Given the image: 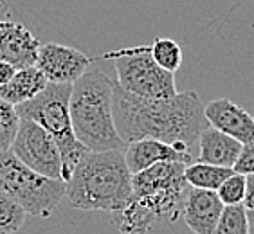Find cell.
Listing matches in <instances>:
<instances>
[{
	"label": "cell",
	"instance_id": "obj_1",
	"mask_svg": "<svg viewBox=\"0 0 254 234\" xmlns=\"http://www.w3.org/2000/svg\"><path fill=\"white\" fill-rule=\"evenodd\" d=\"M112 119L119 139L182 142L193 148L209 126L204 117V103L195 90L177 92L171 98L148 99L125 92L112 79Z\"/></svg>",
	"mask_w": 254,
	"mask_h": 234
},
{
	"label": "cell",
	"instance_id": "obj_2",
	"mask_svg": "<svg viewBox=\"0 0 254 234\" xmlns=\"http://www.w3.org/2000/svg\"><path fill=\"white\" fill-rule=\"evenodd\" d=\"M65 196L79 211H121L132 196L123 151H87L65 182Z\"/></svg>",
	"mask_w": 254,
	"mask_h": 234
},
{
	"label": "cell",
	"instance_id": "obj_3",
	"mask_svg": "<svg viewBox=\"0 0 254 234\" xmlns=\"http://www.w3.org/2000/svg\"><path fill=\"white\" fill-rule=\"evenodd\" d=\"M68 114L74 135L88 151H123L112 119V79L87 70L70 87Z\"/></svg>",
	"mask_w": 254,
	"mask_h": 234
},
{
	"label": "cell",
	"instance_id": "obj_4",
	"mask_svg": "<svg viewBox=\"0 0 254 234\" xmlns=\"http://www.w3.org/2000/svg\"><path fill=\"white\" fill-rule=\"evenodd\" d=\"M70 87L72 83H47V87L40 94H36L33 99L15 107L20 117L34 121L53 137L62 157V180L64 182H67L74 166L88 151L74 135L70 114H68Z\"/></svg>",
	"mask_w": 254,
	"mask_h": 234
},
{
	"label": "cell",
	"instance_id": "obj_5",
	"mask_svg": "<svg viewBox=\"0 0 254 234\" xmlns=\"http://www.w3.org/2000/svg\"><path fill=\"white\" fill-rule=\"evenodd\" d=\"M182 162H157L146 170L132 175V196L130 202L144 211L153 222L181 216L182 202L188 191L184 180Z\"/></svg>",
	"mask_w": 254,
	"mask_h": 234
},
{
	"label": "cell",
	"instance_id": "obj_6",
	"mask_svg": "<svg viewBox=\"0 0 254 234\" xmlns=\"http://www.w3.org/2000/svg\"><path fill=\"white\" fill-rule=\"evenodd\" d=\"M0 189L18 202L25 215L49 218L65 196V182L40 175L7 150L0 151Z\"/></svg>",
	"mask_w": 254,
	"mask_h": 234
},
{
	"label": "cell",
	"instance_id": "obj_7",
	"mask_svg": "<svg viewBox=\"0 0 254 234\" xmlns=\"http://www.w3.org/2000/svg\"><path fill=\"white\" fill-rule=\"evenodd\" d=\"M112 58L118 78L114 79L128 94L148 99L171 98L177 94L175 74L166 72L150 56V45H135L128 49L107 53Z\"/></svg>",
	"mask_w": 254,
	"mask_h": 234
},
{
	"label": "cell",
	"instance_id": "obj_8",
	"mask_svg": "<svg viewBox=\"0 0 254 234\" xmlns=\"http://www.w3.org/2000/svg\"><path fill=\"white\" fill-rule=\"evenodd\" d=\"M11 153L40 175L62 180V157L53 137L31 119L20 117L18 132L11 144Z\"/></svg>",
	"mask_w": 254,
	"mask_h": 234
},
{
	"label": "cell",
	"instance_id": "obj_9",
	"mask_svg": "<svg viewBox=\"0 0 254 234\" xmlns=\"http://www.w3.org/2000/svg\"><path fill=\"white\" fill-rule=\"evenodd\" d=\"M90 63L92 58H88L81 51L49 42L40 44L34 67L44 74L49 83H74L87 72Z\"/></svg>",
	"mask_w": 254,
	"mask_h": 234
},
{
	"label": "cell",
	"instance_id": "obj_10",
	"mask_svg": "<svg viewBox=\"0 0 254 234\" xmlns=\"http://www.w3.org/2000/svg\"><path fill=\"white\" fill-rule=\"evenodd\" d=\"M123 159L132 175L153 166L157 162H182L186 166L195 162L193 151L186 144L182 142L168 144L157 139H139V141L128 142L123 150Z\"/></svg>",
	"mask_w": 254,
	"mask_h": 234
},
{
	"label": "cell",
	"instance_id": "obj_11",
	"mask_svg": "<svg viewBox=\"0 0 254 234\" xmlns=\"http://www.w3.org/2000/svg\"><path fill=\"white\" fill-rule=\"evenodd\" d=\"M40 40L24 24L0 18V61L15 68L31 67L36 61Z\"/></svg>",
	"mask_w": 254,
	"mask_h": 234
},
{
	"label": "cell",
	"instance_id": "obj_12",
	"mask_svg": "<svg viewBox=\"0 0 254 234\" xmlns=\"http://www.w3.org/2000/svg\"><path fill=\"white\" fill-rule=\"evenodd\" d=\"M204 117L207 124L233 137L242 144L254 142V119L247 110L231 99H215L204 107Z\"/></svg>",
	"mask_w": 254,
	"mask_h": 234
},
{
	"label": "cell",
	"instance_id": "obj_13",
	"mask_svg": "<svg viewBox=\"0 0 254 234\" xmlns=\"http://www.w3.org/2000/svg\"><path fill=\"white\" fill-rule=\"evenodd\" d=\"M224 204L216 191L190 187L184 195L181 216L195 234H211L220 218Z\"/></svg>",
	"mask_w": 254,
	"mask_h": 234
},
{
	"label": "cell",
	"instance_id": "obj_14",
	"mask_svg": "<svg viewBox=\"0 0 254 234\" xmlns=\"http://www.w3.org/2000/svg\"><path fill=\"white\" fill-rule=\"evenodd\" d=\"M198 162L205 164H215V166L233 168L240 150L242 142H238L233 137L225 135L220 130L213 126H207L198 137Z\"/></svg>",
	"mask_w": 254,
	"mask_h": 234
},
{
	"label": "cell",
	"instance_id": "obj_15",
	"mask_svg": "<svg viewBox=\"0 0 254 234\" xmlns=\"http://www.w3.org/2000/svg\"><path fill=\"white\" fill-rule=\"evenodd\" d=\"M47 83L49 81L34 65L18 68L15 76L0 87V99L7 101L13 107H18V105L29 101L36 94L42 92L47 87Z\"/></svg>",
	"mask_w": 254,
	"mask_h": 234
},
{
	"label": "cell",
	"instance_id": "obj_16",
	"mask_svg": "<svg viewBox=\"0 0 254 234\" xmlns=\"http://www.w3.org/2000/svg\"><path fill=\"white\" fill-rule=\"evenodd\" d=\"M233 173H235L233 168L215 166V164H205V162L196 161L184 168V180L190 187L216 191L222 182Z\"/></svg>",
	"mask_w": 254,
	"mask_h": 234
},
{
	"label": "cell",
	"instance_id": "obj_17",
	"mask_svg": "<svg viewBox=\"0 0 254 234\" xmlns=\"http://www.w3.org/2000/svg\"><path fill=\"white\" fill-rule=\"evenodd\" d=\"M112 224L118 227L119 234H148L155 222L128 200L121 211L112 213Z\"/></svg>",
	"mask_w": 254,
	"mask_h": 234
},
{
	"label": "cell",
	"instance_id": "obj_18",
	"mask_svg": "<svg viewBox=\"0 0 254 234\" xmlns=\"http://www.w3.org/2000/svg\"><path fill=\"white\" fill-rule=\"evenodd\" d=\"M251 213L244 205H224L222 215L211 234H249Z\"/></svg>",
	"mask_w": 254,
	"mask_h": 234
},
{
	"label": "cell",
	"instance_id": "obj_19",
	"mask_svg": "<svg viewBox=\"0 0 254 234\" xmlns=\"http://www.w3.org/2000/svg\"><path fill=\"white\" fill-rule=\"evenodd\" d=\"M150 56L166 72L175 74L182 65V49L175 40L157 38L150 44Z\"/></svg>",
	"mask_w": 254,
	"mask_h": 234
},
{
	"label": "cell",
	"instance_id": "obj_20",
	"mask_svg": "<svg viewBox=\"0 0 254 234\" xmlns=\"http://www.w3.org/2000/svg\"><path fill=\"white\" fill-rule=\"evenodd\" d=\"M25 222V211L7 193L0 189V234H15Z\"/></svg>",
	"mask_w": 254,
	"mask_h": 234
},
{
	"label": "cell",
	"instance_id": "obj_21",
	"mask_svg": "<svg viewBox=\"0 0 254 234\" xmlns=\"http://www.w3.org/2000/svg\"><path fill=\"white\" fill-rule=\"evenodd\" d=\"M20 116L16 108L7 101L0 99V151H7L18 132Z\"/></svg>",
	"mask_w": 254,
	"mask_h": 234
},
{
	"label": "cell",
	"instance_id": "obj_22",
	"mask_svg": "<svg viewBox=\"0 0 254 234\" xmlns=\"http://www.w3.org/2000/svg\"><path fill=\"white\" fill-rule=\"evenodd\" d=\"M244 191H245V175L233 173L227 176L216 189V195L224 205H238L244 202Z\"/></svg>",
	"mask_w": 254,
	"mask_h": 234
},
{
	"label": "cell",
	"instance_id": "obj_23",
	"mask_svg": "<svg viewBox=\"0 0 254 234\" xmlns=\"http://www.w3.org/2000/svg\"><path fill=\"white\" fill-rule=\"evenodd\" d=\"M254 142H247L242 144L238 157H236L235 164H233V171L240 173V175H249L254 173Z\"/></svg>",
	"mask_w": 254,
	"mask_h": 234
},
{
	"label": "cell",
	"instance_id": "obj_24",
	"mask_svg": "<svg viewBox=\"0 0 254 234\" xmlns=\"http://www.w3.org/2000/svg\"><path fill=\"white\" fill-rule=\"evenodd\" d=\"M242 205L249 213L254 209V173L245 175V191H244V202H242Z\"/></svg>",
	"mask_w": 254,
	"mask_h": 234
},
{
	"label": "cell",
	"instance_id": "obj_25",
	"mask_svg": "<svg viewBox=\"0 0 254 234\" xmlns=\"http://www.w3.org/2000/svg\"><path fill=\"white\" fill-rule=\"evenodd\" d=\"M16 70H18V68H15L13 65L5 63V61H0V87L7 83V81L15 76Z\"/></svg>",
	"mask_w": 254,
	"mask_h": 234
},
{
	"label": "cell",
	"instance_id": "obj_26",
	"mask_svg": "<svg viewBox=\"0 0 254 234\" xmlns=\"http://www.w3.org/2000/svg\"><path fill=\"white\" fill-rule=\"evenodd\" d=\"M0 11L11 15V7H9V4H7V0H0Z\"/></svg>",
	"mask_w": 254,
	"mask_h": 234
},
{
	"label": "cell",
	"instance_id": "obj_27",
	"mask_svg": "<svg viewBox=\"0 0 254 234\" xmlns=\"http://www.w3.org/2000/svg\"><path fill=\"white\" fill-rule=\"evenodd\" d=\"M0 18H9V15H7V13H2V11H0Z\"/></svg>",
	"mask_w": 254,
	"mask_h": 234
},
{
	"label": "cell",
	"instance_id": "obj_28",
	"mask_svg": "<svg viewBox=\"0 0 254 234\" xmlns=\"http://www.w3.org/2000/svg\"><path fill=\"white\" fill-rule=\"evenodd\" d=\"M249 234H253V229H251V233H249Z\"/></svg>",
	"mask_w": 254,
	"mask_h": 234
}]
</instances>
